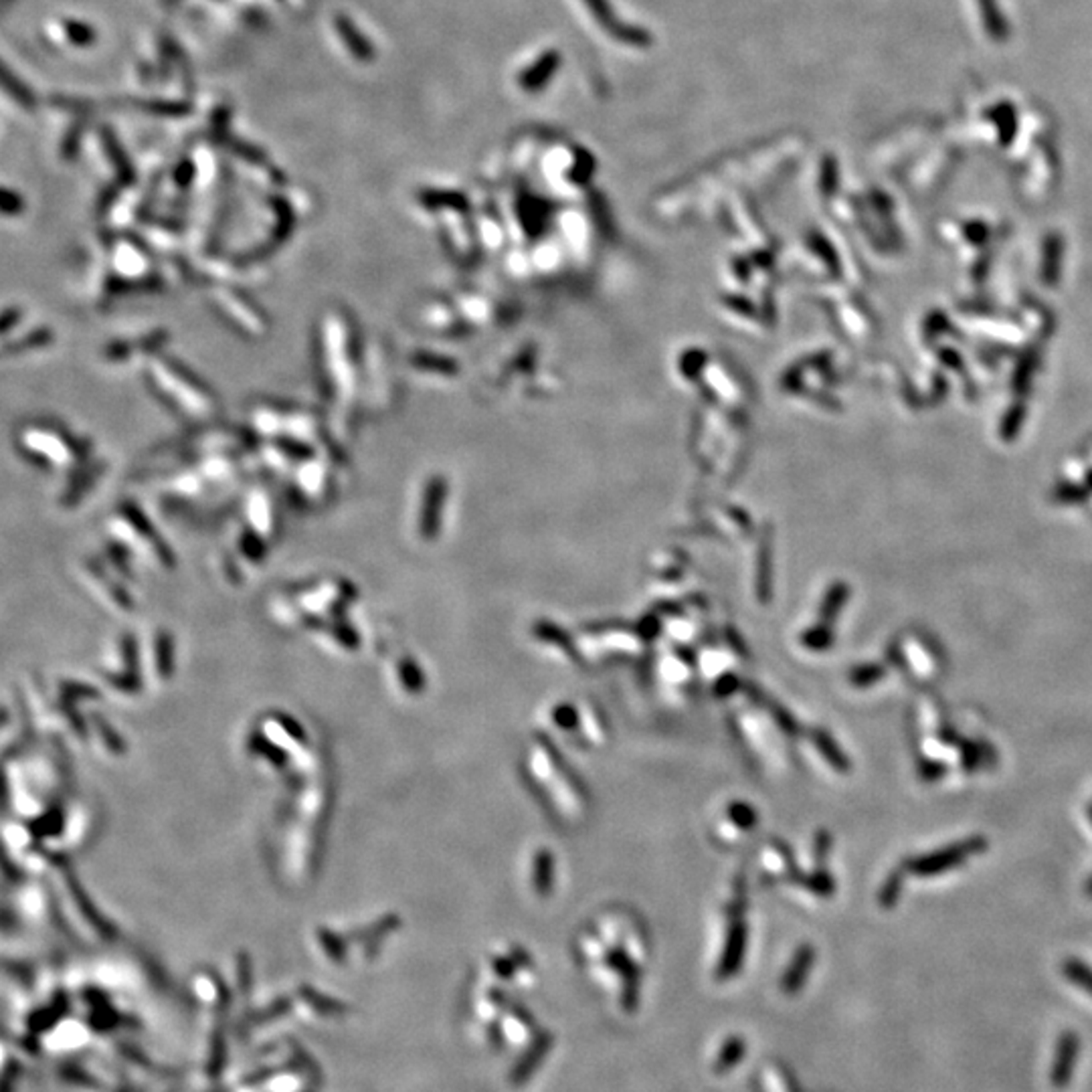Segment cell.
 Returning a JSON list of instances; mask_svg holds the SVG:
<instances>
[{
	"label": "cell",
	"mask_w": 1092,
	"mask_h": 1092,
	"mask_svg": "<svg viewBox=\"0 0 1092 1092\" xmlns=\"http://www.w3.org/2000/svg\"><path fill=\"white\" fill-rule=\"evenodd\" d=\"M0 90L7 93V96H10V100L17 102L19 106L29 107V110L30 107H35V103H37V97H35L33 90H30L27 84H23V81H20L13 71L4 65L3 59H0Z\"/></svg>",
	"instance_id": "7a4b0ae2"
},
{
	"label": "cell",
	"mask_w": 1092,
	"mask_h": 1092,
	"mask_svg": "<svg viewBox=\"0 0 1092 1092\" xmlns=\"http://www.w3.org/2000/svg\"><path fill=\"white\" fill-rule=\"evenodd\" d=\"M880 676H884V667L868 666V667H862V670L856 672V676H853V682H856V684H860V686H866V684H872V682H876Z\"/></svg>",
	"instance_id": "8992f818"
},
{
	"label": "cell",
	"mask_w": 1092,
	"mask_h": 1092,
	"mask_svg": "<svg viewBox=\"0 0 1092 1092\" xmlns=\"http://www.w3.org/2000/svg\"><path fill=\"white\" fill-rule=\"evenodd\" d=\"M63 30L65 37L69 39V43H74L77 47H85L91 45L96 41V30H93L91 25L84 23V20H65L63 23Z\"/></svg>",
	"instance_id": "3957f363"
},
{
	"label": "cell",
	"mask_w": 1092,
	"mask_h": 1092,
	"mask_svg": "<svg viewBox=\"0 0 1092 1092\" xmlns=\"http://www.w3.org/2000/svg\"><path fill=\"white\" fill-rule=\"evenodd\" d=\"M1086 815H1089V820L1092 821V805L1086 807Z\"/></svg>",
	"instance_id": "ba28073f"
},
{
	"label": "cell",
	"mask_w": 1092,
	"mask_h": 1092,
	"mask_svg": "<svg viewBox=\"0 0 1092 1092\" xmlns=\"http://www.w3.org/2000/svg\"><path fill=\"white\" fill-rule=\"evenodd\" d=\"M990 848V842L983 836H973L967 840L957 842L953 846L941 848L933 853H926L917 860L907 862V868L917 876H939L941 872H949L953 868L965 864L969 858L983 853Z\"/></svg>",
	"instance_id": "6da1fadb"
},
{
	"label": "cell",
	"mask_w": 1092,
	"mask_h": 1092,
	"mask_svg": "<svg viewBox=\"0 0 1092 1092\" xmlns=\"http://www.w3.org/2000/svg\"><path fill=\"white\" fill-rule=\"evenodd\" d=\"M900 886H903V874H900V872H894L892 876L888 878L886 886H884V890H882V897H880V900H882L884 907H888V908H890V907H892L894 903H897V898H898V894H900Z\"/></svg>",
	"instance_id": "5b68a950"
},
{
	"label": "cell",
	"mask_w": 1092,
	"mask_h": 1092,
	"mask_svg": "<svg viewBox=\"0 0 1092 1092\" xmlns=\"http://www.w3.org/2000/svg\"><path fill=\"white\" fill-rule=\"evenodd\" d=\"M1064 973L1074 983H1080V985H1083L1084 990L1092 991V971L1084 965V963L1068 961V963H1066V967H1064Z\"/></svg>",
	"instance_id": "277c9868"
},
{
	"label": "cell",
	"mask_w": 1092,
	"mask_h": 1092,
	"mask_svg": "<svg viewBox=\"0 0 1092 1092\" xmlns=\"http://www.w3.org/2000/svg\"><path fill=\"white\" fill-rule=\"evenodd\" d=\"M1084 892H1086V897H1089V898H1092V876L1089 878V882H1086V886H1084Z\"/></svg>",
	"instance_id": "52a82bcc"
}]
</instances>
